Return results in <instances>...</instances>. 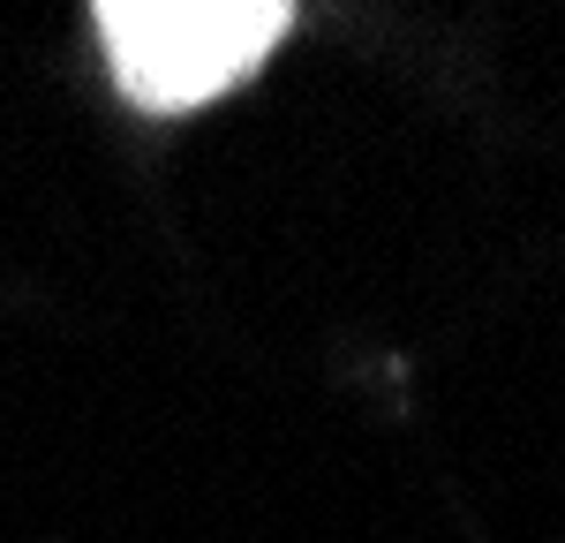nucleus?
Instances as JSON below:
<instances>
[{"mask_svg": "<svg viewBox=\"0 0 565 543\" xmlns=\"http://www.w3.org/2000/svg\"><path fill=\"white\" fill-rule=\"evenodd\" d=\"M287 23H295V8H279V0H257V8L249 0H181V8L114 0V8H98L114 76L143 114H189L218 91H234L287 39Z\"/></svg>", "mask_w": 565, "mask_h": 543, "instance_id": "1", "label": "nucleus"}]
</instances>
